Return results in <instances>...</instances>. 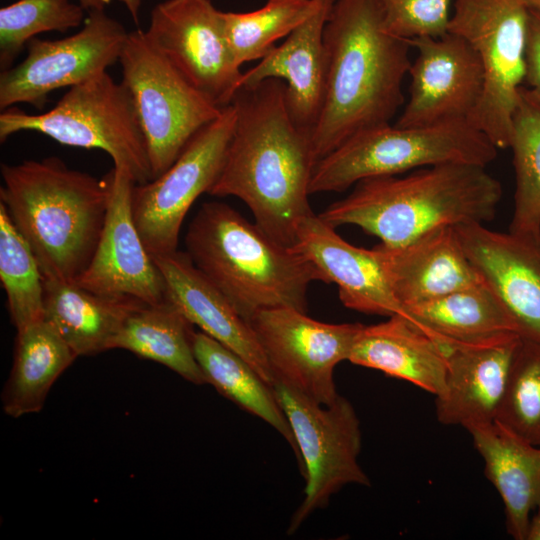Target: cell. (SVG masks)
<instances>
[{"instance_id": "cell-16", "label": "cell", "mask_w": 540, "mask_h": 540, "mask_svg": "<svg viewBox=\"0 0 540 540\" xmlns=\"http://www.w3.org/2000/svg\"><path fill=\"white\" fill-rule=\"evenodd\" d=\"M105 177L109 204L94 255L76 285L110 296H129L147 305L167 300L164 277L148 252L134 222L131 196L136 182L114 166Z\"/></svg>"}, {"instance_id": "cell-35", "label": "cell", "mask_w": 540, "mask_h": 540, "mask_svg": "<svg viewBox=\"0 0 540 540\" xmlns=\"http://www.w3.org/2000/svg\"><path fill=\"white\" fill-rule=\"evenodd\" d=\"M384 30L390 35L412 40L440 37L448 32L452 0H376Z\"/></svg>"}, {"instance_id": "cell-21", "label": "cell", "mask_w": 540, "mask_h": 540, "mask_svg": "<svg viewBox=\"0 0 540 540\" xmlns=\"http://www.w3.org/2000/svg\"><path fill=\"white\" fill-rule=\"evenodd\" d=\"M374 247L390 289L404 310L483 282L454 226L433 229L400 246L380 243Z\"/></svg>"}, {"instance_id": "cell-23", "label": "cell", "mask_w": 540, "mask_h": 540, "mask_svg": "<svg viewBox=\"0 0 540 540\" xmlns=\"http://www.w3.org/2000/svg\"><path fill=\"white\" fill-rule=\"evenodd\" d=\"M467 431L484 461L486 477L503 501L507 532L526 540L532 514L540 509V446L496 421Z\"/></svg>"}, {"instance_id": "cell-37", "label": "cell", "mask_w": 540, "mask_h": 540, "mask_svg": "<svg viewBox=\"0 0 540 540\" xmlns=\"http://www.w3.org/2000/svg\"><path fill=\"white\" fill-rule=\"evenodd\" d=\"M526 540H540V509L531 517Z\"/></svg>"}, {"instance_id": "cell-25", "label": "cell", "mask_w": 540, "mask_h": 540, "mask_svg": "<svg viewBox=\"0 0 540 540\" xmlns=\"http://www.w3.org/2000/svg\"><path fill=\"white\" fill-rule=\"evenodd\" d=\"M144 305L133 297L102 295L75 283L44 279V320L78 357L111 350L127 317Z\"/></svg>"}, {"instance_id": "cell-20", "label": "cell", "mask_w": 540, "mask_h": 540, "mask_svg": "<svg viewBox=\"0 0 540 540\" xmlns=\"http://www.w3.org/2000/svg\"><path fill=\"white\" fill-rule=\"evenodd\" d=\"M336 0H316L314 12L267 56L243 73L240 88L269 78L286 85V103L294 124L310 136L321 114L327 73L324 29Z\"/></svg>"}, {"instance_id": "cell-7", "label": "cell", "mask_w": 540, "mask_h": 540, "mask_svg": "<svg viewBox=\"0 0 540 540\" xmlns=\"http://www.w3.org/2000/svg\"><path fill=\"white\" fill-rule=\"evenodd\" d=\"M35 131L67 146L100 149L136 184L153 179L145 138L129 90L107 71L74 85L49 111L28 114L14 106L0 114V141Z\"/></svg>"}, {"instance_id": "cell-22", "label": "cell", "mask_w": 540, "mask_h": 540, "mask_svg": "<svg viewBox=\"0 0 540 540\" xmlns=\"http://www.w3.org/2000/svg\"><path fill=\"white\" fill-rule=\"evenodd\" d=\"M153 259L164 277L167 300L200 331L241 356L272 385L275 377L250 323L197 269L188 254L176 250Z\"/></svg>"}, {"instance_id": "cell-10", "label": "cell", "mask_w": 540, "mask_h": 540, "mask_svg": "<svg viewBox=\"0 0 540 540\" xmlns=\"http://www.w3.org/2000/svg\"><path fill=\"white\" fill-rule=\"evenodd\" d=\"M272 387L292 430L296 457L306 479L304 499L287 531L293 534L342 487L368 486L370 480L358 462L360 422L349 400L338 395L331 404L324 405L279 379Z\"/></svg>"}, {"instance_id": "cell-9", "label": "cell", "mask_w": 540, "mask_h": 540, "mask_svg": "<svg viewBox=\"0 0 540 540\" xmlns=\"http://www.w3.org/2000/svg\"><path fill=\"white\" fill-rule=\"evenodd\" d=\"M119 62L145 138L153 179L218 117L217 107L175 69L141 29L129 32Z\"/></svg>"}, {"instance_id": "cell-36", "label": "cell", "mask_w": 540, "mask_h": 540, "mask_svg": "<svg viewBox=\"0 0 540 540\" xmlns=\"http://www.w3.org/2000/svg\"><path fill=\"white\" fill-rule=\"evenodd\" d=\"M525 61L524 82L540 94V12L531 9L528 15Z\"/></svg>"}, {"instance_id": "cell-33", "label": "cell", "mask_w": 540, "mask_h": 540, "mask_svg": "<svg viewBox=\"0 0 540 540\" xmlns=\"http://www.w3.org/2000/svg\"><path fill=\"white\" fill-rule=\"evenodd\" d=\"M79 2L71 0H18L0 9V69L12 67L27 43L37 34L66 32L85 21Z\"/></svg>"}, {"instance_id": "cell-15", "label": "cell", "mask_w": 540, "mask_h": 540, "mask_svg": "<svg viewBox=\"0 0 540 540\" xmlns=\"http://www.w3.org/2000/svg\"><path fill=\"white\" fill-rule=\"evenodd\" d=\"M407 42L416 48L417 57L408 73L409 100L395 125L406 128L469 121L484 84L474 48L451 32Z\"/></svg>"}, {"instance_id": "cell-31", "label": "cell", "mask_w": 540, "mask_h": 540, "mask_svg": "<svg viewBox=\"0 0 540 540\" xmlns=\"http://www.w3.org/2000/svg\"><path fill=\"white\" fill-rule=\"evenodd\" d=\"M0 280L16 331L44 320V277L24 237L0 202Z\"/></svg>"}, {"instance_id": "cell-19", "label": "cell", "mask_w": 540, "mask_h": 540, "mask_svg": "<svg viewBox=\"0 0 540 540\" xmlns=\"http://www.w3.org/2000/svg\"><path fill=\"white\" fill-rule=\"evenodd\" d=\"M319 215L304 218L293 248L320 271L323 282L334 283L342 304L352 310L382 316L406 313L388 284L382 259L375 247L365 249L344 240Z\"/></svg>"}, {"instance_id": "cell-12", "label": "cell", "mask_w": 540, "mask_h": 540, "mask_svg": "<svg viewBox=\"0 0 540 540\" xmlns=\"http://www.w3.org/2000/svg\"><path fill=\"white\" fill-rule=\"evenodd\" d=\"M129 32L105 10L89 11L83 27L58 39L32 38L19 64L1 71V111L17 103L44 107L48 95L84 82L119 61Z\"/></svg>"}, {"instance_id": "cell-38", "label": "cell", "mask_w": 540, "mask_h": 540, "mask_svg": "<svg viewBox=\"0 0 540 540\" xmlns=\"http://www.w3.org/2000/svg\"><path fill=\"white\" fill-rule=\"evenodd\" d=\"M128 10L135 23H138L142 0H119Z\"/></svg>"}, {"instance_id": "cell-11", "label": "cell", "mask_w": 540, "mask_h": 540, "mask_svg": "<svg viewBox=\"0 0 540 540\" xmlns=\"http://www.w3.org/2000/svg\"><path fill=\"white\" fill-rule=\"evenodd\" d=\"M235 119L234 105L223 107L218 117L195 134L165 172L134 185L132 214L152 257L177 250L186 214L220 175Z\"/></svg>"}, {"instance_id": "cell-3", "label": "cell", "mask_w": 540, "mask_h": 540, "mask_svg": "<svg viewBox=\"0 0 540 540\" xmlns=\"http://www.w3.org/2000/svg\"><path fill=\"white\" fill-rule=\"evenodd\" d=\"M0 202L46 280L74 283L89 265L109 204V183L60 158L1 165Z\"/></svg>"}, {"instance_id": "cell-18", "label": "cell", "mask_w": 540, "mask_h": 540, "mask_svg": "<svg viewBox=\"0 0 540 540\" xmlns=\"http://www.w3.org/2000/svg\"><path fill=\"white\" fill-rule=\"evenodd\" d=\"M466 255L503 304L521 338L540 342V236L455 226Z\"/></svg>"}, {"instance_id": "cell-14", "label": "cell", "mask_w": 540, "mask_h": 540, "mask_svg": "<svg viewBox=\"0 0 540 540\" xmlns=\"http://www.w3.org/2000/svg\"><path fill=\"white\" fill-rule=\"evenodd\" d=\"M175 69L219 108L232 103L243 72L228 45L223 11L210 0H166L145 31Z\"/></svg>"}, {"instance_id": "cell-30", "label": "cell", "mask_w": 540, "mask_h": 540, "mask_svg": "<svg viewBox=\"0 0 540 540\" xmlns=\"http://www.w3.org/2000/svg\"><path fill=\"white\" fill-rule=\"evenodd\" d=\"M509 148L516 176L509 231L540 236V94L521 86Z\"/></svg>"}, {"instance_id": "cell-5", "label": "cell", "mask_w": 540, "mask_h": 540, "mask_svg": "<svg viewBox=\"0 0 540 540\" xmlns=\"http://www.w3.org/2000/svg\"><path fill=\"white\" fill-rule=\"evenodd\" d=\"M184 241L193 264L248 322L268 308L307 312L310 284L323 282L303 254L272 239L222 202L201 205Z\"/></svg>"}, {"instance_id": "cell-27", "label": "cell", "mask_w": 540, "mask_h": 540, "mask_svg": "<svg viewBox=\"0 0 540 540\" xmlns=\"http://www.w3.org/2000/svg\"><path fill=\"white\" fill-rule=\"evenodd\" d=\"M405 312V318L439 340L472 342L518 334L511 316L484 282L411 305Z\"/></svg>"}, {"instance_id": "cell-6", "label": "cell", "mask_w": 540, "mask_h": 540, "mask_svg": "<svg viewBox=\"0 0 540 540\" xmlns=\"http://www.w3.org/2000/svg\"><path fill=\"white\" fill-rule=\"evenodd\" d=\"M497 150L468 120L424 127L379 125L356 133L320 159L309 192H341L365 179L446 163L486 167Z\"/></svg>"}, {"instance_id": "cell-34", "label": "cell", "mask_w": 540, "mask_h": 540, "mask_svg": "<svg viewBox=\"0 0 540 540\" xmlns=\"http://www.w3.org/2000/svg\"><path fill=\"white\" fill-rule=\"evenodd\" d=\"M495 421L540 446V342L521 338Z\"/></svg>"}, {"instance_id": "cell-4", "label": "cell", "mask_w": 540, "mask_h": 540, "mask_svg": "<svg viewBox=\"0 0 540 540\" xmlns=\"http://www.w3.org/2000/svg\"><path fill=\"white\" fill-rule=\"evenodd\" d=\"M501 197V184L486 167L446 163L362 180L318 215L334 228L355 225L386 246H400L439 227L490 221Z\"/></svg>"}, {"instance_id": "cell-28", "label": "cell", "mask_w": 540, "mask_h": 540, "mask_svg": "<svg viewBox=\"0 0 540 540\" xmlns=\"http://www.w3.org/2000/svg\"><path fill=\"white\" fill-rule=\"evenodd\" d=\"M193 326L169 300L144 305L127 317L112 349L160 363L193 384H206L193 350Z\"/></svg>"}, {"instance_id": "cell-39", "label": "cell", "mask_w": 540, "mask_h": 540, "mask_svg": "<svg viewBox=\"0 0 540 540\" xmlns=\"http://www.w3.org/2000/svg\"><path fill=\"white\" fill-rule=\"evenodd\" d=\"M79 3L89 12L93 10H105L110 0H78Z\"/></svg>"}, {"instance_id": "cell-26", "label": "cell", "mask_w": 540, "mask_h": 540, "mask_svg": "<svg viewBox=\"0 0 540 540\" xmlns=\"http://www.w3.org/2000/svg\"><path fill=\"white\" fill-rule=\"evenodd\" d=\"M78 356L46 320L17 331L14 358L2 391L6 415L38 413L56 380Z\"/></svg>"}, {"instance_id": "cell-32", "label": "cell", "mask_w": 540, "mask_h": 540, "mask_svg": "<svg viewBox=\"0 0 540 540\" xmlns=\"http://www.w3.org/2000/svg\"><path fill=\"white\" fill-rule=\"evenodd\" d=\"M315 8L316 0H268L251 12H223L226 39L237 64L263 59Z\"/></svg>"}, {"instance_id": "cell-8", "label": "cell", "mask_w": 540, "mask_h": 540, "mask_svg": "<svg viewBox=\"0 0 540 540\" xmlns=\"http://www.w3.org/2000/svg\"><path fill=\"white\" fill-rule=\"evenodd\" d=\"M529 9L524 0H455L448 32L467 40L483 70V92L469 122L499 148H509L525 80Z\"/></svg>"}, {"instance_id": "cell-2", "label": "cell", "mask_w": 540, "mask_h": 540, "mask_svg": "<svg viewBox=\"0 0 540 540\" xmlns=\"http://www.w3.org/2000/svg\"><path fill=\"white\" fill-rule=\"evenodd\" d=\"M324 44L325 96L310 139L315 164L356 133L390 123L412 63L410 44L384 30L376 0H336Z\"/></svg>"}, {"instance_id": "cell-13", "label": "cell", "mask_w": 540, "mask_h": 540, "mask_svg": "<svg viewBox=\"0 0 540 540\" xmlns=\"http://www.w3.org/2000/svg\"><path fill=\"white\" fill-rule=\"evenodd\" d=\"M249 323L275 379L320 404L337 398L334 370L349 359L362 324L325 323L291 307L260 310Z\"/></svg>"}, {"instance_id": "cell-24", "label": "cell", "mask_w": 540, "mask_h": 540, "mask_svg": "<svg viewBox=\"0 0 540 540\" xmlns=\"http://www.w3.org/2000/svg\"><path fill=\"white\" fill-rule=\"evenodd\" d=\"M348 361L408 381L435 396L444 387L446 361L439 342L400 315L362 325Z\"/></svg>"}, {"instance_id": "cell-40", "label": "cell", "mask_w": 540, "mask_h": 540, "mask_svg": "<svg viewBox=\"0 0 540 540\" xmlns=\"http://www.w3.org/2000/svg\"><path fill=\"white\" fill-rule=\"evenodd\" d=\"M528 9L540 12V0H524Z\"/></svg>"}, {"instance_id": "cell-1", "label": "cell", "mask_w": 540, "mask_h": 540, "mask_svg": "<svg viewBox=\"0 0 540 540\" xmlns=\"http://www.w3.org/2000/svg\"><path fill=\"white\" fill-rule=\"evenodd\" d=\"M232 104L234 131L208 193L239 198L266 234L292 247L300 222L314 214L309 203L315 166L310 136L294 124L281 79L240 88Z\"/></svg>"}, {"instance_id": "cell-29", "label": "cell", "mask_w": 540, "mask_h": 540, "mask_svg": "<svg viewBox=\"0 0 540 540\" xmlns=\"http://www.w3.org/2000/svg\"><path fill=\"white\" fill-rule=\"evenodd\" d=\"M193 350L206 384L272 426L296 455L292 430L272 385L241 356L202 331L194 332Z\"/></svg>"}, {"instance_id": "cell-17", "label": "cell", "mask_w": 540, "mask_h": 540, "mask_svg": "<svg viewBox=\"0 0 540 540\" xmlns=\"http://www.w3.org/2000/svg\"><path fill=\"white\" fill-rule=\"evenodd\" d=\"M436 340L446 361L444 387L435 396L437 420L466 430L495 422L521 337L506 333L472 342Z\"/></svg>"}]
</instances>
